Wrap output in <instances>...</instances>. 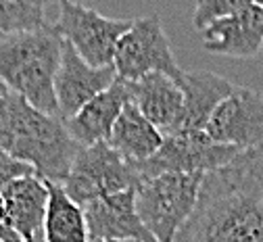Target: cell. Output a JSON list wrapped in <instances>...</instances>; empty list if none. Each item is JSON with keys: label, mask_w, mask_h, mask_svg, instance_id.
<instances>
[{"label": "cell", "mask_w": 263, "mask_h": 242, "mask_svg": "<svg viewBox=\"0 0 263 242\" xmlns=\"http://www.w3.org/2000/svg\"><path fill=\"white\" fill-rule=\"evenodd\" d=\"M127 88L132 102L163 136L182 132L184 94L176 80L165 73H148L136 82H127Z\"/></svg>", "instance_id": "12"}, {"label": "cell", "mask_w": 263, "mask_h": 242, "mask_svg": "<svg viewBox=\"0 0 263 242\" xmlns=\"http://www.w3.org/2000/svg\"><path fill=\"white\" fill-rule=\"evenodd\" d=\"M178 86L184 94V127L205 132L213 113L234 92V84L211 71H182Z\"/></svg>", "instance_id": "15"}, {"label": "cell", "mask_w": 263, "mask_h": 242, "mask_svg": "<svg viewBox=\"0 0 263 242\" xmlns=\"http://www.w3.org/2000/svg\"><path fill=\"white\" fill-rule=\"evenodd\" d=\"M203 174H161L142 178L136 192V211L157 242H174L199 200Z\"/></svg>", "instance_id": "4"}, {"label": "cell", "mask_w": 263, "mask_h": 242, "mask_svg": "<svg viewBox=\"0 0 263 242\" xmlns=\"http://www.w3.org/2000/svg\"><path fill=\"white\" fill-rule=\"evenodd\" d=\"M80 148L63 119L40 113L13 92L0 100V151L44 182L67 180Z\"/></svg>", "instance_id": "2"}, {"label": "cell", "mask_w": 263, "mask_h": 242, "mask_svg": "<svg viewBox=\"0 0 263 242\" xmlns=\"http://www.w3.org/2000/svg\"><path fill=\"white\" fill-rule=\"evenodd\" d=\"M3 200L11 224L21 240L31 238L44 230L46 209H48V184L36 174L23 176L11 182L3 190Z\"/></svg>", "instance_id": "16"}, {"label": "cell", "mask_w": 263, "mask_h": 242, "mask_svg": "<svg viewBox=\"0 0 263 242\" xmlns=\"http://www.w3.org/2000/svg\"><path fill=\"white\" fill-rule=\"evenodd\" d=\"M0 242H21L19 234L15 232L9 211H7V204L3 200V194H0Z\"/></svg>", "instance_id": "22"}, {"label": "cell", "mask_w": 263, "mask_h": 242, "mask_svg": "<svg viewBox=\"0 0 263 242\" xmlns=\"http://www.w3.org/2000/svg\"><path fill=\"white\" fill-rule=\"evenodd\" d=\"M163 140H165V136L129 100L123 107L107 142L132 165H142L159 153Z\"/></svg>", "instance_id": "17"}, {"label": "cell", "mask_w": 263, "mask_h": 242, "mask_svg": "<svg viewBox=\"0 0 263 242\" xmlns=\"http://www.w3.org/2000/svg\"><path fill=\"white\" fill-rule=\"evenodd\" d=\"M31 174H34V169L27 167L25 163H19V161H15L7 155L0 157V194H3V190L11 182H15L23 176H31Z\"/></svg>", "instance_id": "21"}, {"label": "cell", "mask_w": 263, "mask_h": 242, "mask_svg": "<svg viewBox=\"0 0 263 242\" xmlns=\"http://www.w3.org/2000/svg\"><path fill=\"white\" fill-rule=\"evenodd\" d=\"M61 54L63 38L54 29L7 36L0 44V80L27 105L40 113L59 117L54 78Z\"/></svg>", "instance_id": "3"}, {"label": "cell", "mask_w": 263, "mask_h": 242, "mask_svg": "<svg viewBox=\"0 0 263 242\" xmlns=\"http://www.w3.org/2000/svg\"><path fill=\"white\" fill-rule=\"evenodd\" d=\"M5 38H7V36H5V33H3V31H0V44H3V40H5Z\"/></svg>", "instance_id": "25"}, {"label": "cell", "mask_w": 263, "mask_h": 242, "mask_svg": "<svg viewBox=\"0 0 263 242\" xmlns=\"http://www.w3.org/2000/svg\"><path fill=\"white\" fill-rule=\"evenodd\" d=\"M82 209L90 242H157L138 217L134 188L90 200Z\"/></svg>", "instance_id": "11"}, {"label": "cell", "mask_w": 263, "mask_h": 242, "mask_svg": "<svg viewBox=\"0 0 263 242\" xmlns=\"http://www.w3.org/2000/svg\"><path fill=\"white\" fill-rule=\"evenodd\" d=\"M205 132L219 144L238 151H263V96L236 86L213 113Z\"/></svg>", "instance_id": "9"}, {"label": "cell", "mask_w": 263, "mask_h": 242, "mask_svg": "<svg viewBox=\"0 0 263 242\" xmlns=\"http://www.w3.org/2000/svg\"><path fill=\"white\" fill-rule=\"evenodd\" d=\"M174 242H263V151H245L205 174Z\"/></svg>", "instance_id": "1"}, {"label": "cell", "mask_w": 263, "mask_h": 242, "mask_svg": "<svg viewBox=\"0 0 263 242\" xmlns=\"http://www.w3.org/2000/svg\"><path fill=\"white\" fill-rule=\"evenodd\" d=\"M48 184V209L44 219L46 242H90L84 209L73 202L63 184Z\"/></svg>", "instance_id": "18"}, {"label": "cell", "mask_w": 263, "mask_h": 242, "mask_svg": "<svg viewBox=\"0 0 263 242\" xmlns=\"http://www.w3.org/2000/svg\"><path fill=\"white\" fill-rule=\"evenodd\" d=\"M117 80L115 67H92L88 65L69 42L63 40L61 65L54 78V98L59 117L69 121L76 117L92 98L109 90Z\"/></svg>", "instance_id": "10"}, {"label": "cell", "mask_w": 263, "mask_h": 242, "mask_svg": "<svg viewBox=\"0 0 263 242\" xmlns=\"http://www.w3.org/2000/svg\"><path fill=\"white\" fill-rule=\"evenodd\" d=\"M129 100L132 98H129L127 82L117 78L109 90L92 98L76 117L65 121V125H67L71 138L82 148L92 146L96 142H107L123 107Z\"/></svg>", "instance_id": "14"}, {"label": "cell", "mask_w": 263, "mask_h": 242, "mask_svg": "<svg viewBox=\"0 0 263 242\" xmlns=\"http://www.w3.org/2000/svg\"><path fill=\"white\" fill-rule=\"evenodd\" d=\"M249 0H199L192 11V23L194 27L203 31L209 25L217 23L219 19H226L247 7Z\"/></svg>", "instance_id": "20"}, {"label": "cell", "mask_w": 263, "mask_h": 242, "mask_svg": "<svg viewBox=\"0 0 263 242\" xmlns=\"http://www.w3.org/2000/svg\"><path fill=\"white\" fill-rule=\"evenodd\" d=\"M0 157H5V153H3V151H0Z\"/></svg>", "instance_id": "26"}, {"label": "cell", "mask_w": 263, "mask_h": 242, "mask_svg": "<svg viewBox=\"0 0 263 242\" xmlns=\"http://www.w3.org/2000/svg\"><path fill=\"white\" fill-rule=\"evenodd\" d=\"M242 151L219 144L207 132L182 129L178 134L165 136L159 153L142 165H136L140 180L155 178L161 174H211V171L228 165Z\"/></svg>", "instance_id": "8"}, {"label": "cell", "mask_w": 263, "mask_h": 242, "mask_svg": "<svg viewBox=\"0 0 263 242\" xmlns=\"http://www.w3.org/2000/svg\"><path fill=\"white\" fill-rule=\"evenodd\" d=\"M140 174L109 142H96L80 148L63 188L80 207L90 200L136 188Z\"/></svg>", "instance_id": "5"}, {"label": "cell", "mask_w": 263, "mask_h": 242, "mask_svg": "<svg viewBox=\"0 0 263 242\" xmlns=\"http://www.w3.org/2000/svg\"><path fill=\"white\" fill-rule=\"evenodd\" d=\"M11 94V90H9V86L3 82V80H0V100H5L7 96Z\"/></svg>", "instance_id": "23"}, {"label": "cell", "mask_w": 263, "mask_h": 242, "mask_svg": "<svg viewBox=\"0 0 263 242\" xmlns=\"http://www.w3.org/2000/svg\"><path fill=\"white\" fill-rule=\"evenodd\" d=\"M54 29L48 21L46 5L40 0H0V31L5 36Z\"/></svg>", "instance_id": "19"}, {"label": "cell", "mask_w": 263, "mask_h": 242, "mask_svg": "<svg viewBox=\"0 0 263 242\" xmlns=\"http://www.w3.org/2000/svg\"><path fill=\"white\" fill-rule=\"evenodd\" d=\"M205 50L213 54H226L247 59L263 48V9L259 3H247V7L201 31Z\"/></svg>", "instance_id": "13"}, {"label": "cell", "mask_w": 263, "mask_h": 242, "mask_svg": "<svg viewBox=\"0 0 263 242\" xmlns=\"http://www.w3.org/2000/svg\"><path fill=\"white\" fill-rule=\"evenodd\" d=\"M21 242H46V238H44V232H40V234L31 236V238H25V240H21Z\"/></svg>", "instance_id": "24"}, {"label": "cell", "mask_w": 263, "mask_h": 242, "mask_svg": "<svg viewBox=\"0 0 263 242\" xmlns=\"http://www.w3.org/2000/svg\"><path fill=\"white\" fill-rule=\"evenodd\" d=\"M113 67L123 82H136L148 73H165L178 82L182 76L159 15L132 23L129 31L117 44Z\"/></svg>", "instance_id": "7"}, {"label": "cell", "mask_w": 263, "mask_h": 242, "mask_svg": "<svg viewBox=\"0 0 263 242\" xmlns=\"http://www.w3.org/2000/svg\"><path fill=\"white\" fill-rule=\"evenodd\" d=\"M261 9H263V3H261Z\"/></svg>", "instance_id": "27"}, {"label": "cell", "mask_w": 263, "mask_h": 242, "mask_svg": "<svg viewBox=\"0 0 263 242\" xmlns=\"http://www.w3.org/2000/svg\"><path fill=\"white\" fill-rule=\"evenodd\" d=\"M129 19H111L78 3H59L54 31L92 67H113L119 40L129 31Z\"/></svg>", "instance_id": "6"}]
</instances>
